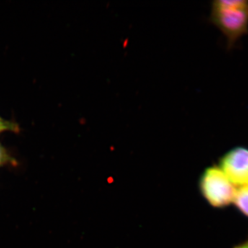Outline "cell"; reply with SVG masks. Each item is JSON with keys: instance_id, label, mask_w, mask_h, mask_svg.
Returning a JSON list of instances; mask_svg holds the SVG:
<instances>
[{"instance_id": "obj_6", "label": "cell", "mask_w": 248, "mask_h": 248, "mask_svg": "<svg viewBox=\"0 0 248 248\" xmlns=\"http://www.w3.org/2000/svg\"><path fill=\"white\" fill-rule=\"evenodd\" d=\"M10 161V157L2 146L0 144V168L7 164Z\"/></svg>"}, {"instance_id": "obj_3", "label": "cell", "mask_w": 248, "mask_h": 248, "mask_svg": "<svg viewBox=\"0 0 248 248\" xmlns=\"http://www.w3.org/2000/svg\"><path fill=\"white\" fill-rule=\"evenodd\" d=\"M235 187L248 185V148H232L219 160V166Z\"/></svg>"}, {"instance_id": "obj_4", "label": "cell", "mask_w": 248, "mask_h": 248, "mask_svg": "<svg viewBox=\"0 0 248 248\" xmlns=\"http://www.w3.org/2000/svg\"><path fill=\"white\" fill-rule=\"evenodd\" d=\"M233 203L240 213L248 218V185L236 189Z\"/></svg>"}, {"instance_id": "obj_7", "label": "cell", "mask_w": 248, "mask_h": 248, "mask_svg": "<svg viewBox=\"0 0 248 248\" xmlns=\"http://www.w3.org/2000/svg\"><path fill=\"white\" fill-rule=\"evenodd\" d=\"M232 248H248V238L246 241L236 245V246H234Z\"/></svg>"}, {"instance_id": "obj_5", "label": "cell", "mask_w": 248, "mask_h": 248, "mask_svg": "<svg viewBox=\"0 0 248 248\" xmlns=\"http://www.w3.org/2000/svg\"><path fill=\"white\" fill-rule=\"evenodd\" d=\"M15 130H16V125L15 124L7 122L0 117V133Z\"/></svg>"}, {"instance_id": "obj_1", "label": "cell", "mask_w": 248, "mask_h": 248, "mask_svg": "<svg viewBox=\"0 0 248 248\" xmlns=\"http://www.w3.org/2000/svg\"><path fill=\"white\" fill-rule=\"evenodd\" d=\"M210 21L224 35L229 46L236 43L248 31V1L218 0L212 5Z\"/></svg>"}, {"instance_id": "obj_2", "label": "cell", "mask_w": 248, "mask_h": 248, "mask_svg": "<svg viewBox=\"0 0 248 248\" xmlns=\"http://www.w3.org/2000/svg\"><path fill=\"white\" fill-rule=\"evenodd\" d=\"M200 190L213 208H224L233 203L236 189L218 166H213L201 176Z\"/></svg>"}]
</instances>
